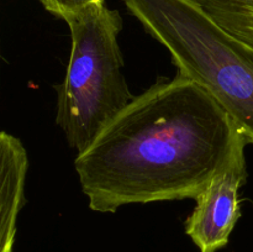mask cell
Wrapping results in <instances>:
<instances>
[{
  "label": "cell",
  "mask_w": 253,
  "mask_h": 252,
  "mask_svg": "<svg viewBox=\"0 0 253 252\" xmlns=\"http://www.w3.org/2000/svg\"><path fill=\"white\" fill-rule=\"evenodd\" d=\"M239 127L183 74L160 78L114 116L74 168L89 208L197 199L231 152Z\"/></svg>",
  "instance_id": "1"
},
{
  "label": "cell",
  "mask_w": 253,
  "mask_h": 252,
  "mask_svg": "<svg viewBox=\"0 0 253 252\" xmlns=\"http://www.w3.org/2000/svg\"><path fill=\"white\" fill-rule=\"evenodd\" d=\"M170 53L178 73L214 96L253 143V47L217 24L197 0H124Z\"/></svg>",
  "instance_id": "2"
},
{
  "label": "cell",
  "mask_w": 253,
  "mask_h": 252,
  "mask_svg": "<svg viewBox=\"0 0 253 252\" xmlns=\"http://www.w3.org/2000/svg\"><path fill=\"white\" fill-rule=\"evenodd\" d=\"M71 32V56L57 89L56 123L69 147L83 152L104 126L135 95L123 73L118 36L123 19L99 1L64 19Z\"/></svg>",
  "instance_id": "3"
},
{
  "label": "cell",
  "mask_w": 253,
  "mask_h": 252,
  "mask_svg": "<svg viewBox=\"0 0 253 252\" xmlns=\"http://www.w3.org/2000/svg\"><path fill=\"white\" fill-rule=\"evenodd\" d=\"M247 143L249 140L239 128L231 152L195 199L197 205L185 220V234L200 252H216L226 246L241 216L239 190L247 180Z\"/></svg>",
  "instance_id": "4"
},
{
  "label": "cell",
  "mask_w": 253,
  "mask_h": 252,
  "mask_svg": "<svg viewBox=\"0 0 253 252\" xmlns=\"http://www.w3.org/2000/svg\"><path fill=\"white\" fill-rule=\"evenodd\" d=\"M29 157L21 141L0 133V252H14L17 217L24 207Z\"/></svg>",
  "instance_id": "5"
},
{
  "label": "cell",
  "mask_w": 253,
  "mask_h": 252,
  "mask_svg": "<svg viewBox=\"0 0 253 252\" xmlns=\"http://www.w3.org/2000/svg\"><path fill=\"white\" fill-rule=\"evenodd\" d=\"M212 19L253 47V0H197Z\"/></svg>",
  "instance_id": "6"
},
{
  "label": "cell",
  "mask_w": 253,
  "mask_h": 252,
  "mask_svg": "<svg viewBox=\"0 0 253 252\" xmlns=\"http://www.w3.org/2000/svg\"><path fill=\"white\" fill-rule=\"evenodd\" d=\"M44 9L54 16L64 20L73 12L94 4V2L104 1V0H39Z\"/></svg>",
  "instance_id": "7"
}]
</instances>
